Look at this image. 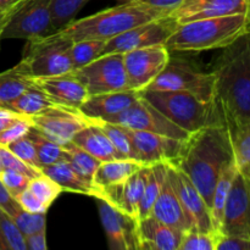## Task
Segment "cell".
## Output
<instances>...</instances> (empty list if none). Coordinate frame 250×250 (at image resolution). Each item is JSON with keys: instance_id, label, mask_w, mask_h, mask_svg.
Returning <instances> with one entry per match:
<instances>
[{"instance_id": "4", "label": "cell", "mask_w": 250, "mask_h": 250, "mask_svg": "<svg viewBox=\"0 0 250 250\" xmlns=\"http://www.w3.org/2000/svg\"><path fill=\"white\" fill-rule=\"evenodd\" d=\"M249 31L250 14L195 20L178 24L165 45L182 53L225 49Z\"/></svg>"}, {"instance_id": "2", "label": "cell", "mask_w": 250, "mask_h": 250, "mask_svg": "<svg viewBox=\"0 0 250 250\" xmlns=\"http://www.w3.org/2000/svg\"><path fill=\"white\" fill-rule=\"evenodd\" d=\"M212 72L219 119L250 117V31L224 49Z\"/></svg>"}, {"instance_id": "34", "label": "cell", "mask_w": 250, "mask_h": 250, "mask_svg": "<svg viewBox=\"0 0 250 250\" xmlns=\"http://www.w3.org/2000/svg\"><path fill=\"white\" fill-rule=\"evenodd\" d=\"M89 121L94 122L97 126L102 128V131L106 134L107 138L110 139V142H111L112 146H115V149H116L117 153L120 154L122 159L138 160L133 146H132L131 139H129L125 127L116 124H111V122L103 121V120H89Z\"/></svg>"}, {"instance_id": "45", "label": "cell", "mask_w": 250, "mask_h": 250, "mask_svg": "<svg viewBox=\"0 0 250 250\" xmlns=\"http://www.w3.org/2000/svg\"><path fill=\"white\" fill-rule=\"evenodd\" d=\"M15 199L17 200V203H19V205L22 209L28 212H33V214H46L49 209L28 188L24 189L22 193H20Z\"/></svg>"}, {"instance_id": "17", "label": "cell", "mask_w": 250, "mask_h": 250, "mask_svg": "<svg viewBox=\"0 0 250 250\" xmlns=\"http://www.w3.org/2000/svg\"><path fill=\"white\" fill-rule=\"evenodd\" d=\"M167 173L193 229L203 232H215L209 205L188 176L180 168L170 165Z\"/></svg>"}, {"instance_id": "51", "label": "cell", "mask_w": 250, "mask_h": 250, "mask_svg": "<svg viewBox=\"0 0 250 250\" xmlns=\"http://www.w3.org/2000/svg\"><path fill=\"white\" fill-rule=\"evenodd\" d=\"M143 2H146L153 6L161 7V9H168L173 10L183 1V0H142Z\"/></svg>"}, {"instance_id": "5", "label": "cell", "mask_w": 250, "mask_h": 250, "mask_svg": "<svg viewBox=\"0 0 250 250\" xmlns=\"http://www.w3.org/2000/svg\"><path fill=\"white\" fill-rule=\"evenodd\" d=\"M148 100L164 116L189 134L212 122H222L217 116L214 103H208L187 92L177 90H144Z\"/></svg>"}, {"instance_id": "35", "label": "cell", "mask_w": 250, "mask_h": 250, "mask_svg": "<svg viewBox=\"0 0 250 250\" xmlns=\"http://www.w3.org/2000/svg\"><path fill=\"white\" fill-rule=\"evenodd\" d=\"M106 39H83L73 42L71 45V60L73 71L88 65L99 58L106 44Z\"/></svg>"}, {"instance_id": "3", "label": "cell", "mask_w": 250, "mask_h": 250, "mask_svg": "<svg viewBox=\"0 0 250 250\" xmlns=\"http://www.w3.org/2000/svg\"><path fill=\"white\" fill-rule=\"evenodd\" d=\"M172 10L161 9L143 1L122 2L83 19L66 23L54 33L73 43L83 39H109L153 20L167 16Z\"/></svg>"}, {"instance_id": "22", "label": "cell", "mask_w": 250, "mask_h": 250, "mask_svg": "<svg viewBox=\"0 0 250 250\" xmlns=\"http://www.w3.org/2000/svg\"><path fill=\"white\" fill-rule=\"evenodd\" d=\"M149 216L155 217L163 224L180 229L182 232L193 229L185 210H183L177 192L168 177V173L166 175L158 199H156Z\"/></svg>"}, {"instance_id": "33", "label": "cell", "mask_w": 250, "mask_h": 250, "mask_svg": "<svg viewBox=\"0 0 250 250\" xmlns=\"http://www.w3.org/2000/svg\"><path fill=\"white\" fill-rule=\"evenodd\" d=\"M28 136L31 137V139L34 143V146H36L39 164H41L42 168L45 167V166L53 165V164L58 163V161L66 160L65 146L50 141L44 134H42L41 132L34 129L33 127L29 131Z\"/></svg>"}, {"instance_id": "9", "label": "cell", "mask_w": 250, "mask_h": 250, "mask_svg": "<svg viewBox=\"0 0 250 250\" xmlns=\"http://www.w3.org/2000/svg\"><path fill=\"white\" fill-rule=\"evenodd\" d=\"M103 121L120 125V126L129 129L163 134V136L181 139V141H186L190 136L188 132L173 124L166 116H164L148 100L144 99L143 95L126 110L114 115V116L107 117Z\"/></svg>"}, {"instance_id": "37", "label": "cell", "mask_w": 250, "mask_h": 250, "mask_svg": "<svg viewBox=\"0 0 250 250\" xmlns=\"http://www.w3.org/2000/svg\"><path fill=\"white\" fill-rule=\"evenodd\" d=\"M89 0H53L51 4V32L58 31L82 10Z\"/></svg>"}, {"instance_id": "26", "label": "cell", "mask_w": 250, "mask_h": 250, "mask_svg": "<svg viewBox=\"0 0 250 250\" xmlns=\"http://www.w3.org/2000/svg\"><path fill=\"white\" fill-rule=\"evenodd\" d=\"M72 143H75L76 146L82 148L83 150L89 153L102 163L114 160V159H122L106 134L92 121L76 133Z\"/></svg>"}, {"instance_id": "48", "label": "cell", "mask_w": 250, "mask_h": 250, "mask_svg": "<svg viewBox=\"0 0 250 250\" xmlns=\"http://www.w3.org/2000/svg\"><path fill=\"white\" fill-rule=\"evenodd\" d=\"M19 207V203L17 200L7 192V189L5 188V186L2 185L1 180H0V208L4 209L7 214L11 216L14 214L15 210Z\"/></svg>"}, {"instance_id": "16", "label": "cell", "mask_w": 250, "mask_h": 250, "mask_svg": "<svg viewBox=\"0 0 250 250\" xmlns=\"http://www.w3.org/2000/svg\"><path fill=\"white\" fill-rule=\"evenodd\" d=\"M99 215L112 250H141L139 220L132 217L105 200H99Z\"/></svg>"}, {"instance_id": "53", "label": "cell", "mask_w": 250, "mask_h": 250, "mask_svg": "<svg viewBox=\"0 0 250 250\" xmlns=\"http://www.w3.org/2000/svg\"><path fill=\"white\" fill-rule=\"evenodd\" d=\"M117 1H121V2H132V1H142V0H117Z\"/></svg>"}, {"instance_id": "52", "label": "cell", "mask_w": 250, "mask_h": 250, "mask_svg": "<svg viewBox=\"0 0 250 250\" xmlns=\"http://www.w3.org/2000/svg\"><path fill=\"white\" fill-rule=\"evenodd\" d=\"M22 0H0V6H10V5L17 4Z\"/></svg>"}, {"instance_id": "18", "label": "cell", "mask_w": 250, "mask_h": 250, "mask_svg": "<svg viewBox=\"0 0 250 250\" xmlns=\"http://www.w3.org/2000/svg\"><path fill=\"white\" fill-rule=\"evenodd\" d=\"M237 14H250L247 0H183L171 12L178 24Z\"/></svg>"}, {"instance_id": "50", "label": "cell", "mask_w": 250, "mask_h": 250, "mask_svg": "<svg viewBox=\"0 0 250 250\" xmlns=\"http://www.w3.org/2000/svg\"><path fill=\"white\" fill-rule=\"evenodd\" d=\"M21 117L24 116L19 114L17 111H15V110H12L11 107L0 106V133H1L5 128H7L12 122L21 119Z\"/></svg>"}, {"instance_id": "55", "label": "cell", "mask_w": 250, "mask_h": 250, "mask_svg": "<svg viewBox=\"0 0 250 250\" xmlns=\"http://www.w3.org/2000/svg\"><path fill=\"white\" fill-rule=\"evenodd\" d=\"M247 1H248V2H249V4H250V0H247Z\"/></svg>"}, {"instance_id": "44", "label": "cell", "mask_w": 250, "mask_h": 250, "mask_svg": "<svg viewBox=\"0 0 250 250\" xmlns=\"http://www.w3.org/2000/svg\"><path fill=\"white\" fill-rule=\"evenodd\" d=\"M31 129L32 124L31 121H29L28 117H21V119L12 122L7 128H5L4 131L0 133V144L4 146H7L9 144L16 142L17 139L27 136Z\"/></svg>"}, {"instance_id": "6", "label": "cell", "mask_w": 250, "mask_h": 250, "mask_svg": "<svg viewBox=\"0 0 250 250\" xmlns=\"http://www.w3.org/2000/svg\"><path fill=\"white\" fill-rule=\"evenodd\" d=\"M26 42L19 63L31 78L65 75L73 71L71 41L51 32Z\"/></svg>"}, {"instance_id": "21", "label": "cell", "mask_w": 250, "mask_h": 250, "mask_svg": "<svg viewBox=\"0 0 250 250\" xmlns=\"http://www.w3.org/2000/svg\"><path fill=\"white\" fill-rule=\"evenodd\" d=\"M148 166L149 165H146L139 168L124 185L112 186L107 188L106 203H109L120 211L138 219L139 204H141L144 187H146Z\"/></svg>"}, {"instance_id": "20", "label": "cell", "mask_w": 250, "mask_h": 250, "mask_svg": "<svg viewBox=\"0 0 250 250\" xmlns=\"http://www.w3.org/2000/svg\"><path fill=\"white\" fill-rule=\"evenodd\" d=\"M142 93L143 92H137L133 89H124L105 94L90 95L81 105L80 111L88 120H105L133 105L142 97Z\"/></svg>"}, {"instance_id": "23", "label": "cell", "mask_w": 250, "mask_h": 250, "mask_svg": "<svg viewBox=\"0 0 250 250\" xmlns=\"http://www.w3.org/2000/svg\"><path fill=\"white\" fill-rule=\"evenodd\" d=\"M138 231L141 250H178L183 234L153 216L139 220Z\"/></svg>"}, {"instance_id": "46", "label": "cell", "mask_w": 250, "mask_h": 250, "mask_svg": "<svg viewBox=\"0 0 250 250\" xmlns=\"http://www.w3.org/2000/svg\"><path fill=\"white\" fill-rule=\"evenodd\" d=\"M216 250H250V241L243 237L221 234L217 239Z\"/></svg>"}, {"instance_id": "32", "label": "cell", "mask_w": 250, "mask_h": 250, "mask_svg": "<svg viewBox=\"0 0 250 250\" xmlns=\"http://www.w3.org/2000/svg\"><path fill=\"white\" fill-rule=\"evenodd\" d=\"M66 148V161L71 167L83 178L90 183H94V176L102 161L95 159L75 143H68Z\"/></svg>"}, {"instance_id": "39", "label": "cell", "mask_w": 250, "mask_h": 250, "mask_svg": "<svg viewBox=\"0 0 250 250\" xmlns=\"http://www.w3.org/2000/svg\"><path fill=\"white\" fill-rule=\"evenodd\" d=\"M220 234L215 232H203L190 229L185 231L178 250H216Z\"/></svg>"}, {"instance_id": "8", "label": "cell", "mask_w": 250, "mask_h": 250, "mask_svg": "<svg viewBox=\"0 0 250 250\" xmlns=\"http://www.w3.org/2000/svg\"><path fill=\"white\" fill-rule=\"evenodd\" d=\"M72 72L84 84L89 97L129 89L124 54L100 55L88 65Z\"/></svg>"}, {"instance_id": "27", "label": "cell", "mask_w": 250, "mask_h": 250, "mask_svg": "<svg viewBox=\"0 0 250 250\" xmlns=\"http://www.w3.org/2000/svg\"><path fill=\"white\" fill-rule=\"evenodd\" d=\"M143 163L134 159H114V160L104 161L98 167L94 176V185L102 188L110 186L124 185L134 172L142 168ZM103 194V193H102Z\"/></svg>"}, {"instance_id": "43", "label": "cell", "mask_w": 250, "mask_h": 250, "mask_svg": "<svg viewBox=\"0 0 250 250\" xmlns=\"http://www.w3.org/2000/svg\"><path fill=\"white\" fill-rule=\"evenodd\" d=\"M0 164H1L2 168H9V170L19 171V172L24 173V175L29 176L31 178L36 177V176L41 175V171L36 170V168L31 167L27 165L26 163L17 158L7 146H4L0 144Z\"/></svg>"}, {"instance_id": "41", "label": "cell", "mask_w": 250, "mask_h": 250, "mask_svg": "<svg viewBox=\"0 0 250 250\" xmlns=\"http://www.w3.org/2000/svg\"><path fill=\"white\" fill-rule=\"evenodd\" d=\"M7 148H9L17 158L21 159L23 163H26L27 165H29L31 167L36 168V170L41 171L42 172V167L41 164H39L37 149L36 146H34L33 141H32L31 137H29L28 134L22 137V138L17 139L14 143L9 144Z\"/></svg>"}, {"instance_id": "40", "label": "cell", "mask_w": 250, "mask_h": 250, "mask_svg": "<svg viewBox=\"0 0 250 250\" xmlns=\"http://www.w3.org/2000/svg\"><path fill=\"white\" fill-rule=\"evenodd\" d=\"M45 215L46 214H33V212H28L22 209L19 205L17 209L14 211V214L11 215V217L15 224H16V226L19 227L20 231H21V233L26 237L45 229Z\"/></svg>"}, {"instance_id": "54", "label": "cell", "mask_w": 250, "mask_h": 250, "mask_svg": "<svg viewBox=\"0 0 250 250\" xmlns=\"http://www.w3.org/2000/svg\"><path fill=\"white\" fill-rule=\"evenodd\" d=\"M2 170V167H1V164H0V171H1Z\"/></svg>"}, {"instance_id": "25", "label": "cell", "mask_w": 250, "mask_h": 250, "mask_svg": "<svg viewBox=\"0 0 250 250\" xmlns=\"http://www.w3.org/2000/svg\"><path fill=\"white\" fill-rule=\"evenodd\" d=\"M234 164L241 175L250 180V117L226 120Z\"/></svg>"}, {"instance_id": "24", "label": "cell", "mask_w": 250, "mask_h": 250, "mask_svg": "<svg viewBox=\"0 0 250 250\" xmlns=\"http://www.w3.org/2000/svg\"><path fill=\"white\" fill-rule=\"evenodd\" d=\"M42 172L45 173L50 178H53L66 192L77 193V194L88 195V197H94L98 200L103 199L100 188L97 187L94 183H90L88 181L83 180L71 167L70 164L66 160H61L53 164V165L45 166V167L42 168Z\"/></svg>"}, {"instance_id": "10", "label": "cell", "mask_w": 250, "mask_h": 250, "mask_svg": "<svg viewBox=\"0 0 250 250\" xmlns=\"http://www.w3.org/2000/svg\"><path fill=\"white\" fill-rule=\"evenodd\" d=\"M178 22L172 15L138 24L114 38L105 44L102 55L105 54H126L136 49L150 45L166 44L171 34L177 28Z\"/></svg>"}, {"instance_id": "12", "label": "cell", "mask_w": 250, "mask_h": 250, "mask_svg": "<svg viewBox=\"0 0 250 250\" xmlns=\"http://www.w3.org/2000/svg\"><path fill=\"white\" fill-rule=\"evenodd\" d=\"M51 4L53 0H23L5 28L1 39L28 41L51 33Z\"/></svg>"}, {"instance_id": "14", "label": "cell", "mask_w": 250, "mask_h": 250, "mask_svg": "<svg viewBox=\"0 0 250 250\" xmlns=\"http://www.w3.org/2000/svg\"><path fill=\"white\" fill-rule=\"evenodd\" d=\"M28 119L34 129L62 146L71 143L76 133L90 124L89 120L83 116L80 110L65 107L48 110Z\"/></svg>"}, {"instance_id": "1", "label": "cell", "mask_w": 250, "mask_h": 250, "mask_svg": "<svg viewBox=\"0 0 250 250\" xmlns=\"http://www.w3.org/2000/svg\"><path fill=\"white\" fill-rule=\"evenodd\" d=\"M232 163L234 159L229 129L224 122L217 121L190 134L176 167L188 176L210 208L217 180Z\"/></svg>"}, {"instance_id": "30", "label": "cell", "mask_w": 250, "mask_h": 250, "mask_svg": "<svg viewBox=\"0 0 250 250\" xmlns=\"http://www.w3.org/2000/svg\"><path fill=\"white\" fill-rule=\"evenodd\" d=\"M9 107H11L12 110L23 115V116L31 117L43 114L48 110L62 106L55 104L43 90H41L32 83L31 87L27 88Z\"/></svg>"}, {"instance_id": "19", "label": "cell", "mask_w": 250, "mask_h": 250, "mask_svg": "<svg viewBox=\"0 0 250 250\" xmlns=\"http://www.w3.org/2000/svg\"><path fill=\"white\" fill-rule=\"evenodd\" d=\"M31 80L32 83L43 90L55 104L66 109L80 110L81 105L89 97L84 84L73 75V72Z\"/></svg>"}, {"instance_id": "11", "label": "cell", "mask_w": 250, "mask_h": 250, "mask_svg": "<svg viewBox=\"0 0 250 250\" xmlns=\"http://www.w3.org/2000/svg\"><path fill=\"white\" fill-rule=\"evenodd\" d=\"M171 58L165 44L136 49L124 54L129 89L144 92L164 71Z\"/></svg>"}, {"instance_id": "49", "label": "cell", "mask_w": 250, "mask_h": 250, "mask_svg": "<svg viewBox=\"0 0 250 250\" xmlns=\"http://www.w3.org/2000/svg\"><path fill=\"white\" fill-rule=\"evenodd\" d=\"M23 2V0L17 4L10 5V6H0V41H1V36L4 33L5 28L9 24V22L11 21L12 16L15 15V12L19 10V7L21 6V4Z\"/></svg>"}, {"instance_id": "28", "label": "cell", "mask_w": 250, "mask_h": 250, "mask_svg": "<svg viewBox=\"0 0 250 250\" xmlns=\"http://www.w3.org/2000/svg\"><path fill=\"white\" fill-rule=\"evenodd\" d=\"M237 166L236 164L232 163L229 166L224 168V171L220 175L219 180H217L216 186L214 188V193H212L211 198V219L212 225H214V231L217 234H221V226L222 220H224V212L225 207H226L227 198H229V190H231L232 183H233L234 177H236Z\"/></svg>"}, {"instance_id": "38", "label": "cell", "mask_w": 250, "mask_h": 250, "mask_svg": "<svg viewBox=\"0 0 250 250\" xmlns=\"http://www.w3.org/2000/svg\"><path fill=\"white\" fill-rule=\"evenodd\" d=\"M29 190L45 205L46 208H50V205L53 204L56 200V198L63 192L62 188L53 180L49 176H46L45 173L42 172L41 175L36 176V177L31 178L28 185Z\"/></svg>"}, {"instance_id": "15", "label": "cell", "mask_w": 250, "mask_h": 250, "mask_svg": "<svg viewBox=\"0 0 250 250\" xmlns=\"http://www.w3.org/2000/svg\"><path fill=\"white\" fill-rule=\"evenodd\" d=\"M221 234L250 241V180L237 172L227 198Z\"/></svg>"}, {"instance_id": "42", "label": "cell", "mask_w": 250, "mask_h": 250, "mask_svg": "<svg viewBox=\"0 0 250 250\" xmlns=\"http://www.w3.org/2000/svg\"><path fill=\"white\" fill-rule=\"evenodd\" d=\"M0 180H1L2 185H4L5 188L7 189V192H9L12 197L16 198L20 193H22L24 189H27V187H28L29 185V181H31V177L24 175V173L19 172V171L2 168V170L0 171Z\"/></svg>"}, {"instance_id": "47", "label": "cell", "mask_w": 250, "mask_h": 250, "mask_svg": "<svg viewBox=\"0 0 250 250\" xmlns=\"http://www.w3.org/2000/svg\"><path fill=\"white\" fill-rule=\"evenodd\" d=\"M27 250H46L48 244H46V227L41 229V231L32 233L29 236L24 237Z\"/></svg>"}, {"instance_id": "29", "label": "cell", "mask_w": 250, "mask_h": 250, "mask_svg": "<svg viewBox=\"0 0 250 250\" xmlns=\"http://www.w3.org/2000/svg\"><path fill=\"white\" fill-rule=\"evenodd\" d=\"M31 85V77L20 63L0 73V106L9 107Z\"/></svg>"}, {"instance_id": "36", "label": "cell", "mask_w": 250, "mask_h": 250, "mask_svg": "<svg viewBox=\"0 0 250 250\" xmlns=\"http://www.w3.org/2000/svg\"><path fill=\"white\" fill-rule=\"evenodd\" d=\"M0 250H27L24 236L12 217L0 208Z\"/></svg>"}, {"instance_id": "13", "label": "cell", "mask_w": 250, "mask_h": 250, "mask_svg": "<svg viewBox=\"0 0 250 250\" xmlns=\"http://www.w3.org/2000/svg\"><path fill=\"white\" fill-rule=\"evenodd\" d=\"M125 129L131 139L137 159L144 165L166 164L175 167L178 165L187 139L181 141L163 134L137 131L126 127Z\"/></svg>"}, {"instance_id": "7", "label": "cell", "mask_w": 250, "mask_h": 250, "mask_svg": "<svg viewBox=\"0 0 250 250\" xmlns=\"http://www.w3.org/2000/svg\"><path fill=\"white\" fill-rule=\"evenodd\" d=\"M146 90L187 92L208 103H214L215 75L205 72L190 61L172 58L163 72Z\"/></svg>"}, {"instance_id": "31", "label": "cell", "mask_w": 250, "mask_h": 250, "mask_svg": "<svg viewBox=\"0 0 250 250\" xmlns=\"http://www.w3.org/2000/svg\"><path fill=\"white\" fill-rule=\"evenodd\" d=\"M167 166L166 164H154V165L148 166L146 187H144L143 197H142L138 210L139 220L150 215L151 209L158 199L159 193L167 175Z\"/></svg>"}]
</instances>
